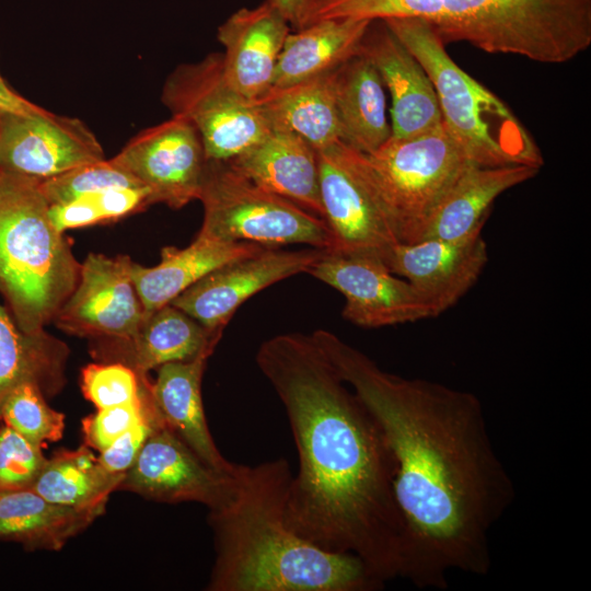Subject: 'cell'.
Segmentation results:
<instances>
[{"mask_svg":"<svg viewBox=\"0 0 591 591\" xmlns=\"http://www.w3.org/2000/svg\"><path fill=\"white\" fill-rule=\"evenodd\" d=\"M313 339L378 420L396 462L404 524L401 578L448 588L452 570L484 576L489 534L515 498L480 401L471 392L382 370L335 334Z\"/></svg>","mask_w":591,"mask_h":591,"instance_id":"6da1fadb","label":"cell"},{"mask_svg":"<svg viewBox=\"0 0 591 591\" xmlns=\"http://www.w3.org/2000/svg\"><path fill=\"white\" fill-rule=\"evenodd\" d=\"M256 363L286 409L299 454L288 528L323 551L357 555L383 582L399 577L396 462L378 420L311 334L265 340Z\"/></svg>","mask_w":591,"mask_h":591,"instance_id":"7a4b0ae2","label":"cell"},{"mask_svg":"<svg viewBox=\"0 0 591 591\" xmlns=\"http://www.w3.org/2000/svg\"><path fill=\"white\" fill-rule=\"evenodd\" d=\"M292 474L286 459L239 464L232 500L209 511L215 563L208 591H375L384 587L355 554L329 553L286 523Z\"/></svg>","mask_w":591,"mask_h":591,"instance_id":"3957f363","label":"cell"},{"mask_svg":"<svg viewBox=\"0 0 591 591\" xmlns=\"http://www.w3.org/2000/svg\"><path fill=\"white\" fill-rule=\"evenodd\" d=\"M80 271L68 239L50 220L39 181L0 171V291L20 328L45 329Z\"/></svg>","mask_w":591,"mask_h":591,"instance_id":"277c9868","label":"cell"},{"mask_svg":"<svg viewBox=\"0 0 591 591\" xmlns=\"http://www.w3.org/2000/svg\"><path fill=\"white\" fill-rule=\"evenodd\" d=\"M383 22L427 72L442 124L473 165L542 167L543 155L529 131L502 100L452 60L431 22L419 18Z\"/></svg>","mask_w":591,"mask_h":591,"instance_id":"5b68a950","label":"cell"},{"mask_svg":"<svg viewBox=\"0 0 591 591\" xmlns=\"http://www.w3.org/2000/svg\"><path fill=\"white\" fill-rule=\"evenodd\" d=\"M338 151L399 243L422 239L441 199L472 163L443 124L393 138L371 153L337 142Z\"/></svg>","mask_w":591,"mask_h":591,"instance_id":"8992f818","label":"cell"},{"mask_svg":"<svg viewBox=\"0 0 591 591\" xmlns=\"http://www.w3.org/2000/svg\"><path fill=\"white\" fill-rule=\"evenodd\" d=\"M431 24L444 44L563 63L591 45V0H443Z\"/></svg>","mask_w":591,"mask_h":591,"instance_id":"52a82bcc","label":"cell"},{"mask_svg":"<svg viewBox=\"0 0 591 591\" xmlns=\"http://www.w3.org/2000/svg\"><path fill=\"white\" fill-rule=\"evenodd\" d=\"M198 200L204 206L201 234L274 247L306 244L336 250L324 219L256 185L228 161H207Z\"/></svg>","mask_w":591,"mask_h":591,"instance_id":"ba28073f","label":"cell"},{"mask_svg":"<svg viewBox=\"0 0 591 591\" xmlns=\"http://www.w3.org/2000/svg\"><path fill=\"white\" fill-rule=\"evenodd\" d=\"M161 101L172 116L195 127L207 160L229 161L270 130L258 106L224 80L220 53L177 66L163 84Z\"/></svg>","mask_w":591,"mask_h":591,"instance_id":"9c48e42d","label":"cell"},{"mask_svg":"<svg viewBox=\"0 0 591 591\" xmlns=\"http://www.w3.org/2000/svg\"><path fill=\"white\" fill-rule=\"evenodd\" d=\"M239 464L233 473L207 465L165 425L148 438L118 490L166 502H198L209 511L227 506L237 486Z\"/></svg>","mask_w":591,"mask_h":591,"instance_id":"30bf717a","label":"cell"},{"mask_svg":"<svg viewBox=\"0 0 591 591\" xmlns=\"http://www.w3.org/2000/svg\"><path fill=\"white\" fill-rule=\"evenodd\" d=\"M127 255L90 253L81 264L77 287L57 312L62 332L89 340L130 338L147 312L130 275Z\"/></svg>","mask_w":591,"mask_h":591,"instance_id":"8fae6325","label":"cell"},{"mask_svg":"<svg viewBox=\"0 0 591 591\" xmlns=\"http://www.w3.org/2000/svg\"><path fill=\"white\" fill-rule=\"evenodd\" d=\"M105 159L92 130L79 118L45 108L0 115V171L45 181Z\"/></svg>","mask_w":591,"mask_h":591,"instance_id":"7c38bea8","label":"cell"},{"mask_svg":"<svg viewBox=\"0 0 591 591\" xmlns=\"http://www.w3.org/2000/svg\"><path fill=\"white\" fill-rule=\"evenodd\" d=\"M112 160L150 190L153 204L172 209L199 199L208 161L195 127L177 116L141 131Z\"/></svg>","mask_w":591,"mask_h":591,"instance_id":"4fadbf2b","label":"cell"},{"mask_svg":"<svg viewBox=\"0 0 591 591\" xmlns=\"http://www.w3.org/2000/svg\"><path fill=\"white\" fill-rule=\"evenodd\" d=\"M345 298L343 317L368 328L432 317L416 289L380 258L327 252L306 271Z\"/></svg>","mask_w":591,"mask_h":591,"instance_id":"5bb4252c","label":"cell"},{"mask_svg":"<svg viewBox=\"0 0 591 591\" xmlns=\"http://www.w3.org/2000/svg\"><path fill=\"white\" fill-rule=\"evenodd\" d=\"M325 251L306 248L265 250L224 264L177 296L171 304L211 332L221 333L236 310L263 289L300 273H306Z\"/></svg>","mask_w":591,"mask_h":591,"instance_id":"9a60e30c","label":"cell"},{"mask_svg":"<svg viewBox=\"0 0 591 591\" xmlns=\"http://www.w3.org/2000/svg\"><path fill=\"white\" fill-rule=\"evenodd\" d=\"M487 259L479 229L457 240L398 242L384 263L416 289L434 317L455 305L473 287Z\"/></svg>","mask_w":591,"mask_h":591,"instance_id":"2e32d148","label":"cell"},{"mask_svg":"<svg viewBox=\"0 0 591 591\" xmlns=\"http://www.w3.org/2000/svg\"><path fill=\"white\" fill-rule=\"evenodd\" d=\"M337 142L316 151L323 218L335 239L334 253L385 262L398 241L343 160Z\"/></svg>","mask_w":591,"mask_h":591,"instance_id":"e0dca14e","label":"cell"},{"mask_svg":"<svg viewBox=\"0 0 591 591\" xmlns=\"http://www.w3.org/2000/svg\"><path fill=\"white\" fill-rule=\"evenodd\" d=\"M292 31L281 10L270 0L233 12L217 31L224 47L222 71L227 83L255 102L270 88L276 65Z\"/></svg>","mask_w":591,"mask_h":591,"instance_id":"ac0fdd59","label":"cell"},{"mask_svg":"<svg viewBox=\"0 0 591 591\" xmlns=\"http://www.w3.org/2000/svg\"><path fill=\"white\" fill-rule=\"evenodd\" d=\"M360 53L374 66L391 94V137L410 138L442 124L430 78L383 21L371 22L361 42Z\"/></svg>","mask_w":591,"mask_h":591,"instance_id":"d6986e66","label":"cell"},{"mask_svg":"<svg viewBox=\"0 0 591 591\" xmlns=\"http://www.w3.org/2000/svg\"><path fill=\"white\" fill-rule=\"evenodd\" d=\"M221 336L170 303L147 314L130 338L90 340V351L97 361L120 362L144 375L165 363L211 355Z\"/></svg>","mask_w":591,"mask_h":591,"instance_id":"ffe728a7","label":"cell"},{"mask_svg":"<svg viewBox=\"0 0 591 591\" xmlns=\"http://www.w3.org/2000/svg\"><path fill=\"white\" fill-rule=\"evenodd\" d=\"M262 188L323 218L315 149L300 136L278 129L228 161Z\"/></svg>","mask_w":591,"mask_h":591,"instance_id":"44dd1931","label":"cell"},{"mask_svg":"<svg viewBox=\"0 0 591 591\" xmlns=\"http://www.w3.org/2000/svg\"><path fill=\"white\" fill-rule=\"evenodd\" d=\"M266 247L251 242L221 241L201 233L186 247L165 246L152 267L132 262L130 275L147 314L170 304L207 274ZM274 247V246H273Z\"/></svg>","mask_w":591,"mask_h":591,"instance_id":"7402d4cb","label":"cell"},{"mask_svg":"<svg viewBox=\"0 0 591 591\" xmlns=\"http://www.w3.org/2000/svg\"><path fill=\"white\" fill-rule=\"evenodd\" d=\"M211 355L190 361L160 366L151 393L158 410L170 428L207 465L233 473L237 464L228 461L210 433L201 398V380Z\"/></svg>","mask_w":591,"mask_h":591,"instance_id":"603a6c76","label":"cell"},{"mask_svg":"<svg viewBox=\"0 0 591 591\" xmlns=\"http://www.w3.org/2000/svg\"><path fill=\"white\" fill-rule=\"evenodd\" d=\"M106 505L77 508L51 502L32 489L0 491V541L26 551H59L88 529Z\"/></svg>","mask_w":591,"mask_h":591,"instance_id":"cb8c5ba5","label":"cell"},{"mask_svg":"<svg viewBox=\"0 0 591 591\" xmlns=\"http://www.w3.org/2000/svg\"><path fill=\"white\" fill-rule=\"evenodd\" d=\"M538 171L528 165H470L439 202L421 240H457L483 229L495 199Z\"/></svg>","mask_w":591,"mask_h":591,"instance_id":"d4e9b609","label":"cell"},{"mask_svg":"<svg viewBox=\"0 0 591 591\" xmlns=\"http://www.w3.org/2000/svg\"><path fill=\"white\" fill-rule=\"evenodd\" d=\"M335 102L339 140L361 153H371L391 137L383 82L362 54L336 70Z\"/></svg>","mask_w":591,"mask_h":591,"instance_id":"484cf974","label":"cell"},{"mask_svg":"<svg viewBox=\"0 0 591 591\" xmlns=\"http://www.w3.org/2000/svg\"><path fill=\"white\" fill-rule=\"evenodd\" d=\"M69 354L68 345L45 329L22 331L0 303V412L9 393L23 383L37 386L46 398L57 395L67 382Z\"/></svg>","mask_w":591,"mask_h":591,"instance_id":"4316f807","label":"cell"},{"mask_svg":"<svg viewBox=\"0 0 591 591\" xmlns=\"http://www.w3.org/2000/svg\"><path fill=\"white\" fill-rule=\"evenodd\" d=\"M372 21L323 19L292 30L280 51L271 88H283L337 69L360 53Z\"/></svg>","mask_w":591,"mask_h":591,"instance_id":"83f0119b","label":"cell"},{"mask_svg":"<svg viewBox=\"0 0 591 591\" xmlns=\"http://www.w3.org/2000/svg\"><path fill=\"white\" fill-rule=\"evenodd\" d=\"M336 70L283 88H270L254 103L270 129L303 138L315 151L339 141L335 102Z\"/></svg>","mask_w":591,"mask_h":591,"instance_id":"f1b7e54d","label":"cell"},{"mask_svg":"<svg viewBox=\"0 0 591 591\" xmlns=\"http://www.w3.org/2000/svg\"><path fill=\"white\" fill-rule=\"evenodd\" d=\"M124 474L107 472L84 444L77 450L59 451L48 459L31 489L51 502L89 508L107 505Z\"/></svg>","mask_w":591,"mask_h":591,"instance_id":"f546056e","label":"cell"},{"mask_svg":"<svg viewBox=\"0 0 591 591\" xmlns=\"http://www.w3.org/2000/svg\"><path fill=\"white\" fill-rule=\"evenodd\" d=\"M0 420L40 448L60 440L65 430V414L51 408L40 390L31 383L20 384L9 393Z\"/></svg>","mask_w":591,"mask_h":591,"instance_id":"4dcf8cb0","label":"cell"},{"mask_svg":"<svg viewBox=\"0 0 591 591\" xmlns=\"http://www.w3.org/2000/svg\"><path fill=\"white\" fill-rule=\"evenodd\" d=\"M443 0H322L310 11L306 24L323 19L384 21L419 18L433 23Z\"/></svg>","mask_w":591,"mask_h":591,"instance_id":"1f68e13d","label":"cell"},{"mask_svg":"<svg viewBox=\"0 0 591 591\" xmlns=\"http://www.w3.org/2000/svg\"><path fill=\"white\" fill-rule=\"evenodd\" d=\"M49 205L67 202L115 187L143 186L112 159L78 166L39 182Z\"/></svg>","mask_w":591,"mask_h":591,"instance_id":"d6a6232c","label":"cell"},{"mask_svg":"<svg viewBox=\"0 0 591 591\" xmlns=\"http://www.w3.org/2000/svg\"><path fill=\"white\" fill-rule=\"evenodd\" d=\"M151 399V381L148 374L140 375L139 396L136 401L97 409L82 419L84 444L99 452L106 449L142 419Z\"/></svg>","mask_w":591,"mask_h":591,"instance_id":"836d02e7","label":"cell"},{"mask_svg":"<svg viewBox=\"0 0 591 591\" xmlns=\"http://www.w3.org/2000/svg\"><path fill=\"white\" fill-rule=\"evenodd\" d=\"M81 390L97 409L123 405L138 398L140 375L120 362H93L81 371Z\"/></svg>","mask_w":591,"mask_h":591,"instance_id":"e575fe53","label":"cell"},{"mask_svg":"<svg viewBox=\"0 0 591 591\" xmlns=\"http://www.w3.org/2000/svg\"><path fill=\"white\" fill-rule=\"evenodd\" d=\"M48 459L7 425H0V491L31 489Z\"/></svg>","mask_w":591,"mask_h":591,"instance_id":"d590c367","label":"cell"},{"mask_svg":"<svg viewBox=\"0 0 591 591\" xmlns=\"http://www.w3.org/2000/svg\"><path fill=\"white\" fill-rule=\"evenodd\" d=\"M162 425L165 424L152 396L142 419L99 452L100 464L109 473H125L135 463L150 434Z\"/></svg>","mask_w":591,"mask_h":591,"instance_id":"8d00e7d4","label":"cell"},{"mask_svg":"<svg viewBox=\"0 0 591 591\" xmlns=\"http://www.w3.org/2000/svg\"><path fill=\"white\" fill-rule=\"evenodd\" d=\"M94 198L104 222L118 220L153 205L146 186L115 187L94 194Z\"/></svg>","mask_w":591,"mask_h":591,"instance_id":"74e56055","label":"cell"},{"mask_svg":"<svg viewBox=\"0 0 591 591\" xmlns=\"http://www.w3.org/2000/svg\"><path fill=\"white\" fill-rule=\"evenodd\" d=\"M49 217L54 227L62 233L66 230L104 222L94 194L62 204L49 205Z\"/></svg>","mask_w":591,"mask_h":591,"instance_id":"f35d334b","label":"cell"},{"mask_svg":"<svg viewBox=\"0 0 591 591\" xmlns=\"http://www.w3.org/2000/svg\"><path fill=\"white\" fill-rule=\"evenodd\" d=\"M43 107L18 93L0 72V115L33 114Z\"/></svg>","mask_w":591,"mask_h":591,"instance_id":"ab89813d","label":"cell"},{"mask_svg":"<svg viewBox=\"0 0 591 591\" xmlns=\"http://www.w3.org/2000/svg\"><path fill=\"white\" fill-rule=\"evenodd\" d=\"M285 14L292 30H299L306 24L310 2L309 0H270Z\"/></svg>","mask_w":591,"mask_h":591,"instance_id":"60d3db41","label":"cell"},{"mask_svg":"<svg viewBox=\"0 0 591 591\" xmlns=\"http://www.w3.org/2000/svg\"><path fill=\"white\" fill-rule=\"evenodd\" d=\"M321 1H322V0H309V2H310V11H311V9H312L316 3L321 2ZM310 11H309V13H310ZM308 16H309V15H308ZM306 21H308V20H306Z\"/></svg>","mask_w":591,"mask_h":591,"instance_id":"b9f144b4","label":"cell"}]
</instances>
